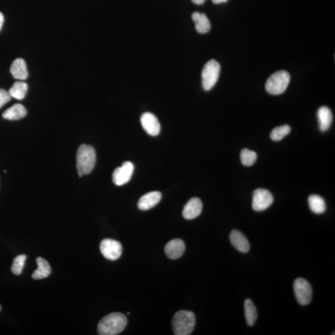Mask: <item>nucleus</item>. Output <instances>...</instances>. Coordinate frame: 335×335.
<instances>
[{
  "instance_id": "1",
  "label": "nucleus",
  "mask_w": 335,
  "mask_h": 335,
  "mask_svg": "<svg viewBox=\"0 0 335 335\" xmlns=\"http://www.w3.org/2000/svg\"><path fill=\"white\" fill-rule=\"evenodd\" d=\"M127 324V318L123 313H111L99 321L97 332L101 335H118L125 329Z\"/></svg>"
},
{
  "instance_id": "3",
  "label": "nucleus",
  "mask_w": 335,
  "mask_h": 335,
  "mask_svg": "<svg viewBox=\"0 0 335 335\" xmlns=\"http://www.w3.org/2000/svg\"><path fill=\"white\" fill-rule=\"evenodd\" d=\"M196 325L194 313L188 310H180L175 313L172 320L173 332L177 335H189Z\"/></svg>"
},
{
  "instance_id": "16",
  "label": "nucleus",
  "mask_w": 335,
  "mask_h": 335,
  "mask_svg": "<svg viewBox=\"0 0 335 335\" xmlns=\"http://www.w3.org/2000/svg\"><path fill=\"white\" fill-rule=\"evenodd\" d=\"M317 116L321 131H326L329 129L332 123L333 116L331 110L328 107H321L318 109Z\"/></svg>"
},
{
  "instance_id": "17",
  "label": "nucleus",
  "mask_w": 335,
  "mask_h": 335,
  "mask_svg": "<svg viewBox=\"0 0 335 335\" xmlns=\"http://www.w3.org/2000/svg\"><path fill=\"white\" fill-rule=\"evenodd\" d=\"M192 20L194 21L197 31L201 34H205L210 30L211 25L210 21L205 14L194 12L192 15Z\"/></svg>"
},
{
  "instance_id": "7",
  "label": "nucleus",
  "mask_w": 335,
  "mask_h": 335,
  "mask_svg": "<svg viewBox=\"0 0 335 335\" xmlns=\"http://www.w3.org/2000/svg\"><path fill=\"white\" fill-rule=\"evenodd\" d=\"M274 199L268 190L258 188L253 192L252 208L254 211H263L270 208Z\"/></svg>"
},
{
  "instance_id": "18",
  "label": "nucleus",
  "mask_w": 335,
  "mask_h": 335,
  "mask_svg": "<svg viewBox=\"0 0 335 335\" xmlns=\"http://www.w3.org/2000/svg\"><path fill=\"white\" fill-rule=\"evenodd\" d=\"M26 115L27 111L25 106L21 104H16L4 111L2 117L7 120L17 121L25 118Z\"/></svg>"
},
{
  "instance_id": "25",
  "label": "nucleus",
  "mask_w": 335,
  "mask_h": 335,
  "mask_svg": "<svg viewBox=\"0 0 335 335\" xmlns=\"http://www.w3.org/2000/svg\"><path fill=\"white\" fill-rule=\"evenodd\" d=\"M27 256L26 255H21L15 258L11 267V272L15 275H20L23 272L24 266Z\"/></svg>"
},
{
  "instance_id": "6",
  "label": "nucleus",
  "mask_w": 335,
  "mask_h": 335,
  "mask_svg": "<svg viewBox=\"0 0 335 335\" xmlns=\"http://www.w3.org/2000/svg\"><path fill=\"white\" fill-rule=\"evenodd\" d=\"M294 292L297 301L302 305H308L312 301V287L309 282L304 278H298L294 281Z\"/></svg>"
},
{
  "instance_id": "5",
  "label": "nucleus",
  "mask_w": 335,
  "mask_h": 335,
  "mask_svg": "<svg viewBox=\"0 0 335 335\" xmlns=\"http://www.w3.org/2000/svg\"><path fill=\"white\" fill-rule=\"evenodd\" d=\"M220 72V64L215 60L208 61L204 65L202 72L203 89L209 91L217 82Z\"/></svg>"
},
{
  "instance_id": "30",
  "label": "nucleus",
  "mask_w": 335,
  "mask_h": 335,
  "mask_svg": "<svg viewBox=\"0 0 335 335\" xmlns=\"http://www.w3.org/2000/svg\"><path fill=\"white\" fill-rule=\"evenodd\" d=\"M0 310H1V306H0Z\"/></svg>"
},
{
  "instance_id": "26",
  "label": "nucleus",
  "mask_w": 335,
  "mask_h": 335,
  "mask_svg": "<svg viewBox=\"0 0 335 335\" xmlns=\"http://www.w3.org/2000/svg\"><path fill=\"white\" fill-rule=\"evenodd\" d=\"M11 96L9 92L3 89H0V108L11 100Z\"/></svg>"
},
{
  "instance_id": "22",
  "label": "nucleus",
  "mask_w": 335,
  "mask_h": 335,
  "mask_svg": "<svg viewBox=\"0 0 335 335\" xmlns=\"http://www.w3.org/2000/svg\"><path fill=\"white\" fill-rule=\"evenodd\" d=\"M28 90L27 83L20 81V82L14 83L8 92L11 97L18 99V100H22L27 94Z\"/></svg>"
},
{
  "instance_id": "29",
  "label": "nucleus",
  "mask_w": 335,
  "mask_h": 335,
  "mask_svg": "<svg viewBox=\"0 0 335 335\" xmlns=\"http://www.w3.org/2000/svg\"><path fill=\"white\" fill-rule=\"evenodd\" d=\"M213 3L220 4L227 2L228 0H212Z\"/></svg>"
},
{
  "instance_id": "9",
  "label": "nucleus",
  "mask_w": 335,
  "mask_h": 335,
  "mask_svg": "<svg viewBox=\"0 0 335 335\" xmlns=\"http://www.w3.org/2000/svg\"><path fill=\"white\" fill-rule=\"evenodd\" d=\"M134 166L130 161H125L120 167L116 168L113 174L114 183L120 186L127 183L131 179Z\"/></svg>"
},
{
  "instance_id": "4",
  "label": "nucleus",
  "mask_w": 335,
  "mask_h": 335,
  "mask_svg": "<svg viewBox=\"0 0 335 335\" xmlns=\"http://www.w3.org/2000/svg\"><path fill=\"white\" fill-rule=\"evenodd\" d=\"M291 77L286 71L281 70L273 73L266 83V90L268 93L277 95L283 93L289 84Z\"/></svg>"
},
{
  "instance_id": "13",
  "label": "nucleus",
  "mask_w": 335,
  "mask_h": 335,
  "mask_svg": "<svg viewBox=\"0 0 335 335\" xmlns=\"http://www.w3.org/2000/svg\"><path fill=\"white\" fill-rule=\"evenodd\" d=\"M230 241L233 246L240 252L248 253L250 248L248 240L241 232L237 230H232L230 234Z\"/></svg>"
},
{
  "instance_id": "2",
  "label": "nucleus",
  "mask_w": 335,
  "mask_h": 335,
  "mask_svg": "<svg viewBox=\"0 0 335 335\" xmlns=\"http://www.w3.org/2000/svg\"><path fill=\"white\" fill-rule=\"evenodd\" d=\"M96 152L93 147L83 144L77 153V168L80 177L90 174L96 163Z\"/></svg>"
},
{
  "instance_id": "19",
  "label": "nucleus",
  "mask_w": 335,
  "mask_h": 335,
  "mask_svg": "<svg viewBox=\"0 0 335 335\" xmlns=\"http://www.w3.org/2000/svg\"><path fill=\"white\" fill-rule=\"evenodd\" d=\"M37 265V270L32 275L34 279H42L47 277L51 273V268L49 264L45 259L39 257L36 259Z\"/></svg>"
},
{
  "instance_id": "10",
  "label": "nucleus",
  "mask_w": 335,
  "mask_h": 335,
  "mask_svg": "<svg viewBox=\"0 0 335 335\" xmlns=\"http://www.w3.org/2000/svg\"><path fill=\"white\" fill-rule=\"evenodd\" d=\"M141 122L142 127L151 136H156L160 134L161 127L157 118L153 114L146 113L142 115Z\"/></svg>"
},
{
  "instance_id": "24",
  "label": "nucleus",
  "mask_w": 335,
  "mask_h": 335,
  "mask_svg": "<svg viewBox=\"0 0 335 335\" xmlns=\"http://www.w3.org/2000/svg\"><path fill=\"white\" fill-rule=\"evenodd\" d=\"M291 130V127L288 125L275 127L271 132V139L274 141H281L285 136L289 134Z\"/></svg>"
},
{
  "instance_id": "23",
  "label": "nucleus",
  "mask_w": 335,
  "mask_h": 335,
  "mask_svg": "<svg viewBox=\"0 0 335 335\" xmlns=\"http://www.w3.org/2000/svg\"><path fill=\"white\" fill-rule=\"evenodd\" d=\"M256 159H257V155L256 152L246 149L242 150L241 153V160L244 165L252 166L255 164Z\"/></svg>"
},
{
  "instance_id": "12",
  "label": "nucleus",
  "mask_w": 335,
  "mask_h": 335,
  "mask_svg": "<svg viewBox=\"0 0 335 335\" xmlns=\"http://www.w3.org/2000/svg\"><path fill=\"white\" fill-rule=\"evenodd\" d=\"M185 244L184 242L181 239H174L168 242L165 247V252L166 256L172 260H176L181 257L184 252Z\"/></svg>"
},
{
  "instance_id": "11",
  "label": "nucleus",
  "mask_w": 335,
  "mask_h": 335,
  "mask_svg": "<svg viewBox=\"0 0 335 335\" xmlns=\"http://www.w3.org/2000/svg\"><path fill=\"white\" fill-rule=\"evenodd\" d=\"M203 210V203L198 198H192L185 205L183 215L187 220H192L198 217Z\"/></svg>"
},
{
  "instance_id": "21",
  "label": "nucleus",
  "mask_w": 335,
  "mask_h": 335,
  "mask_svg": "<svg viewBox=\"0 0 335 335\" xmlns=\"http://www.w3.org/2000/svg\"><path fill=\"white\" fill-rule=\"evenodd\" d=\"M310 210L317 214L324 213L326 211V204L324 199L318 195H311L308 199Z\"/></svg>"
},
{
  "instance_id": "20",
  "label": "nucleus",
  "mask_w": 335,
  "mask_h": 335,
  "mask_svg": "<svg viewBox=\"0 0 335 335\" xmlns=\"http://www.w3.org/2000/svg\"><path fill=\"white\" fill-rule=\"evenodd\" d=\"M244 308L246 324L248 326L252 327L258 317L256 306L250 299H247L244 303Z\"/></svg>"
},
{
  "instance_id": "28",
  "label": "nucleus",
  "mask_w": 335,
  "mask_h": 335,
  "mask_svg": "<svg viewBox=\"0 0 335 335\" xmlns=\"http://www.w3.org/2000/svg\"><path fill=\"white\" fill-rule=\"evenodd\" d=\"M192 1L196 4H202L206 1V0H192Z\"/></svg>"
},
{
  "instance_id": "8",
  "label": "nucleus",
  "mask_w": 335,
  "mask_h": 335,
  "mask_svg": "<svg viewBox=\"0 0 335 335\" xmlns=\"http://www.w3.org/2000/svg\"><path fill=\"white\" fill-rule=\"evenodd\" d=\"M100 251L104 257L109 260L115 261L120 258L122 252V246L120 242L115 240L106 239L101 242Z\"/></svg>"
},
{
  "instance_id": "14",
  "label": "nucleus",
  "mask_w": 335,
  "mask_h": 335,
  "mask_svg": "<svg viewBox=\"0 0 335 335\" xmlns=\"http://www.w3.org/2000/svg\"><path fill=\"white\" fill-rule=\"evenodd\" d=\"M161 199L160 192L153 191L149 192L141 197L138 202V208L140 210L147 211L157 205Z\"/></svg>"
},
{
  "instance_id": "27",
  "label": "nucleus",
  "mask_w": 335,
  "mask_h": 335,
  "mask_svg": "<svg viewBox=\"0 0 335 335\" xmlns=\"http://www.w3.org/2000/svg\"><path fill=\"white\" fill-rule=\"evenodd\" d=\"M4 23V16L3 14L0 12V30H1L2 27H3Z\"/></svg>"
},
{
  "instance_id": "15",
  "label": "nucleus",
  "mask_w": 335,
  "mask_h": 335,
  "mask_svg": "<svg viewBox=\"0 0 335 335\" xmlns=\"http://www.w3.org/2000/svg\"><path fill=\"white\" fill-rule=\"evenodd\" d=\"M10 72L14 78L19 80H25L28 77L27 65L24 59H16L10 66Z\"/></svg>"
}]
</instances>
